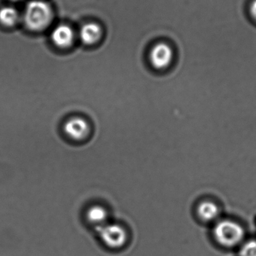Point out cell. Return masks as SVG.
I'll return each mask as SVG.
<instances>
[{
  "label": "cell",
  "instance_id": "6da1fadb",
  "mask_svg": "<svg viewBox=\"0 0 256 256\" xmlns=\"http://www.w3.org/2000/svg\"><path fill=\"white\" fill-rule=\"evenodd\" d=\"M24 18L28 28L34 31L42 30L50 22L52 10L45 2L33 0L27 4Z\"/></svg>",
  "mask_w": 256,
  "mask_h": 256
},
{
  "label": "cell",
  "instance_id": "7a4b0ae2",
  "mask_svg": "<svg viewBox=\"0 0 256 256\" xmlns=\"http://www.w3.org/2000/svg\"><path fill=\"white\" fill-rule=\"evenodd\" d=\"M214 236L220 244L226 248L236 246L244 237L243 227L234 221H220L214 228Z\"/></svg>",
  "mask_w": 256,
  "mask_h": 256
},
{
  "label": "cell",
  "instance_id": "3957f363",
  "mask_svg": "<svg viewBox=\"0 0 256 256\" xmlns=\"http://www.w3.org/2000/svg\"><path fill=\"white\" fill-rule=\"evenodd\" d=\"M96 230L104 244L110 249L120 250L127 244V231L120 224L108 222Z\"/></svg>",
  "mask_w": 256,
  "mask_h": 256
},
{
  "label": "cell",
  "instance_id": "277c9868",
  "mask_svg": "<svg viewBox=\"0 0 256 256\" xmlns=\"http://www.w3.org/2000/svg\"><path fill=\"white\" fill-rule=\"evenodd\" d=\"M63 129L66 135L75 141L84 140L90 135L91 130L88 122L85 118L78 116L69 118L64 123Z\"/></svg>",
  "mask_w": 256,
  "mask_h": 256
},
{
  "label": "cell",
  "instance_id": "5b68a950",
  "mask_svg": "<svg viewBox=\"0 0 256 256\" xmlns=\"http://www.w3.org/2000/svg\"><path fill=\"white\" fill-rule=\"evenodd\" d=\"M173 58L172 50L166 44L160 43L152 48L150 54V61L155 68H166Z\"/></svg>",
  "mask_w": 256,
  "mask_h": 256
},
{
  "label": "cell",
  "instance_id": "8992f818",
  "mask_svg": "<svg viewBox=\"0 0 256 256\" xmlns=\"http://www.w3.org/2000/svg\"><path fill=\"white\" fill-rule=\"evenodd\" d=\"M54 43L58 48H66L72 45L74 40V32L67 25H60L56 27L51 34Z\"/></svg>",
  "mask_w": 256,
  "mask_h": 256
},
{
  "label": "cell",
  "instance_id": "52a82bcc",
  "mask_svg": "<svg viewBox=\"0 0 256 256\" xmlns=\"http://www.w3.org/2000/svg\"><path fill=\"white\" fill-rule=\"evenodd\" d=\"M108 210L99 204L91 206L86 214L87 221L96 228L108 224Z\"/></svg>",
  "mask_w": 256,
  "mask_h": 256
},
{
  "label": "cell",
  "instance_id": "ba28073f",
  "mask_svg": "<svg viewBox=\"0 0 256 256\" xmlns=\"http://www.w3.org/2000/svg\"><path fill=\"white\" fill-rule=\"evenodd\" d=\"M102 28L94 22L82 26L80 32L81 40L86 44H92L100 39L102 36Z\"/></svg>",
  "mask_w": 256,
  "mask_h": 256
},
{
  "label": "cell",
  "instance_id": "9c48e42d",
  "mask_svg": "<svg viewBox=\"0 0 256 256\" xmlns=\"http://www.w3.org/2000/svg\"><path fill=\"white\" fill-rule=\"evenodd\" d=\"M197 214L202 220L210 222L219 214V208L215 203L204 201L200 203L197 208Z\"/></svg>",
  "mask_w": 256,
  "mask_h": 256
},
{
  "label": "cell",
  "instance_id": "30bf717a",
  "mask_svg": "<svg viewBox=\"0 0 256 256\" xmlns=\"http://www.w3.org/2000/svg\"><path fill=\"white\" fill-rule=\"evenodd\" d=\"M19 14L13 7L6 6L0 9V22L7 26L14 25L18 21Z\"/></svg>",
  "mask_w": 256,
  "mask_h": 256
},
{
  "label": "cell",
  "instance_id": "8fae6325",
  "mask_svg": "<svg viewBox=\"0 0 256 256\" xmlns=\"http://www.w3.org/2000/svg\"><path fill=\"white\" fill-rule=\"evenodd\" d=\"M240 256H256V240L246 242L240 249Z\"/></svg>",
  "mask_w": 256,
  "mask_h": 256
},
{
  "label": "cell",
  "instance_id": "7c38bea8",
  "mask_svg": "<svg viewBox=\"0 0 256 256\" xmlns=\"http://www.w3.org/2000/svg\"><path fill=\"white\" fill-rule=\"evenodd\" d=\"M250 10L251 13L256 19V0H254V2L251 4Z\"/></svg>",
  "mask_w": 256,
  "mask_h": 256
},
{
  "label": "cell",
  "instance_id": "4fadbf2b",
  "mask_svg": "<svg viewBox=\"0 0 256 256\" xmlns=\"http://www.w3.org/2000/svg\"><path fill=\"white\" fill-rule=\"evenodd\" d=\"M12 1H18V0H12Z\"/></svg>",
  "mask_w": 256,
  "mask_h": 256
}]
</instances>
